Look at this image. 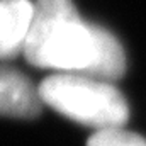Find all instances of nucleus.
I'll return each mask as SVG.
<instances>
[{
    "instance_id": "obj_3",
    "label": "nucleus",
    "mask_w": 146,
    "mask_h": 146,
    "mask_svg": "<svg viewBox=\"0 0 146 146\" xmlns=\"http://www.w3.org/2000/svg\"><path fill=\"white\" fill-rule=\"evenodd\" d=\"M42 100L26 75L10 66H0V115L31 119L39 115Z\"/></svg>"
},
{
    "instance_id": "obj_4",
    "label": "nucleus",
    "mask_w": 146,
    "mask_h": 146,
    "mask_svg": "<svg viewBox=\"0 0 146 146\" xmlns=\"http://www.w3.org/2000/svg\"><path fill=\"white\" fill-rule=\"evenodd\" d=\"M33 14L31 0H0V60L24 53Z\"/></svg>"
},
{
    "instance_id": "obj_5",
    "label": "nucleus",
    "mask_w": 146,
    "mask_h": 146,
    "mask_svg": "<svg viewBox=\"0 0 146 146\" xmlns=\"http://www.w3.org/2000/svg\"><path fill=\"white\" fill-rule=\"evenodd\" d=\"M87 146H146V139L133 131L124 129L122 126L95 131L88 138Z\"/></svg>"
},
{
    "instance_id": "obj_1",
    "label": "nucleus",
    "mask_w": 146,
    "mask_h": 146,
    "mask_svg": "<svg viewBox=\"0 0 146 146\" xmlns=\"http://www.w3.org/2000/svg\"><path fill=\"white\" fill-rule=\"evenodd\" d=\"M22 56L41 70L82 73L114 82L126 72L117 37L83 21L72 0H34Z\"/></svg>"
},
{
    "instance_id": "obj_2",
    "label": "nucleus",
    "mask_w": 146,
    "mask_h": 146,
    "mask_svg": "<svg viewBox=\"0 0 146 146\" xmlns=\"http://www.w3.org/2000/svg\"><path fill=\"white\" fill-rule=\"evenodd\" d=\"M37 87L42 104L95 131L122 127L129 119L124 95L109 80L82 73H54Z\"/></svg>"
}]
</instances>
